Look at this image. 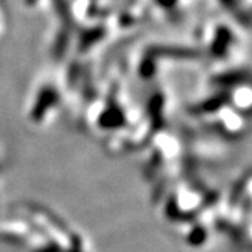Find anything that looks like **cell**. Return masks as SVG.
<instances>
[{"label": "cell", "instance_id": "cell-1", "mask_svg": "<svg viewBox=\"0 0 252 252\" xmlns=\"http://www.w3.org/2000/svg\"><path fill=\"white\" fill-rule=\"evenodd\" d=\"M177 0H158V3L164 7H171V4H175Z\"/></svg>", "mask_w": 252, "mask_h": 252}]
</instances>
